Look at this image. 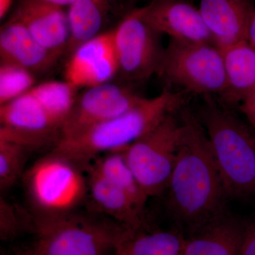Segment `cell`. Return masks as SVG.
<instances>
[{
  "label": "cell",
  "mask_w": 255,
  "mask_h": 255,
  "mask_svg": "<svg viewBox=\"0 0 255 255\" xmlns=\"http://www.w3.org/2000/svg\"><path fill=\"white\" fill-rule=\"evenodd\" d=\"M88 167H91L127 193L135 205L143 211L149 196L128 164L124 150L114 151L101 155Z\"/></svg>",
  "instance_id": "44dd1931"
},
{
  "label": "cell",
  "mask_w": 255,
  "mask_h": 255,
  "mask_svg": "<svg viewBox=\"0 0 255 255\" xmlns=\"http://www.w3.org/2000/svg\"><path fill=\"white\" fill-rule=\"evenodd\" d=\"M144 98L128 87L111 82L87 88L78 96L62 127L61 139L75 136L119 117L138 105Z\"/></svg>",
  "instance_id": "30bf717a"
},
{
  "label": "cell",
  "mask_w": 255,
  "mask_h": 255,
  "mask_svg": "<svg viewBox=\"0 0 255 255\" xmlns=\"http://www.w3.org/2000/svg\"><path fill=\"white\" fill-rule=\"evenodd\" d=\"M180 123L177 157L167 190L174 221L190 233L225 212L227 197L201 121L184 111Z\"/></svg>",
  "instance_id": "6da1fadb"
},
{
  "label": "cell",
  "mask_w": 255,
  "mask_h": 255,
  "mask_svg": "<svg viewBox=\"0 0 255 255\" xmlns=\"http://www.w3.org/2000/svg\"><path fill=\"white\" fill-rule=\"evenodd\" d=\"M241 255H255V222L246 225Z\"/></svg>",
  "instance_id": "484cf974"
},
{
  "label": "cell",
  "mask_w": 255,
  "mask_h": 255,
  "mask_svg": "<svg viewBox=\"0 0 255 255\" xmlns=\"http://www.w3.org/2000/svg\"><path fill=\"white\" fill-rule=\"evenodd\" d=\"M200 116L227 199L255 197V134L213 95Z\"/></svg>",
  "instance_id": "3957f363"
},
{
  "label": "cell",
  "mask_w": 255,
  "mask_h": 255,
  "mask_svg": "<svg viewBox=\"0 0 255 255\" xmlns=\"http://www.w3.org/2000/svg\"><path fill=\"white\" fill-rule=\"evenodd\" d=\"M119 74L114 29L103 32L78 47L68 57L65 80L77 89L111 82Z\"/></svg>",
  "instance_id": "8fae6325"
},
{
  "label": "cell",
  "mask_w": 255,
  "mask_h": 255,
  "mask_svg": "<svg viewBox=\"0 0 255 255\" xmlns=\"http://www.w3.org/2000/svg\"><path fill=\"white\" fill-rule=\"evenodd\" d=\"M44 1H48V2L52 3V4H54L58 5V6H69L73 4L74 1L75 0H44Z\"/></svg>",
  "instance_id": "f546056e"
},
{
  "label": "cell",
  "mask_w": 255,
  "mask_h": 255,
  "mask_svg": "<svg viewBox=\"0 0 255 255\" xmlns=\"http://www.w3.org/2000/svg\"><path fill=\"white\" fill-rule=\"evenodd\" d=\"M79 164L51 150L26 169L23 179L39 216L73 212L88 197L87 176Z\"/></svg>",
  "instance_id": "5b68a950"
},
{
  "label": "cell",
  "mask_w": 255,
  "mask_h": 255,
  "mask_svg": "<svg viewBox=\"0 0 255 255\" xmlns=\"http://www.w3.org/2000/svg\"><path fill=\"white\" fill-rule=\"evenodd\" d=\"M186 237L175 231L142 232L128 230L117 255H183Z\"/></svg>",
  "instance_id": "ffe728a7"
},
{
  "label": "cell",
  "mask_w": 255,
  "mask_h": 255,
  "mask_svg": "<svg viewBox=\"0 0 255 255\" xmlns=\"http://www.w3.org/2000/svg\"><path fill=\"white\" fill-rule=\"evenodd\" d=\"M180 122L169 114L150 132L124 150L128 164L147 195H160L168 187L180 132Z\"/></svg>",
  "instance_id": "52a82bcc"
},
{
  "label": "cell",
  "mask_w": 255,
  "mask_h": 255,
  "mask_svg": "<svg viewBox=\"0 0 255 255\" xmlns=\"http://www.w3.org/2000/svg\"><path fill=\"white\" fill-rule=\"evenodd\" d=\"M28 150L22 145L0 140V189L7 190L26 172Z\"/></svg>",
  "instance_id": "603a6c76"
},
{
  "label": "cell",
  "mask_w": 255,
  "mask_h": 255,
  "mask_svg": "<svg viewBox=\"0 0 255 255\" xmlns=\"http://www.w3.org/2000/svg\"><path fill=\"white\" fill-rule=\"evenodd\" d=\"M246 41L255 49V9L252 14L246 33Z\"/></svg>",
  "instance_id": "83f0119b"
},
{
  "label": "cell",
  "mask_w": 255,
  "mask_h": 255,
  "mask_svg": "<svg viewBox=\"0 0 255 255\" xmlns=\"http://www.w3.org/2000/svg\"><path fill=\"white\" fill-rule=\"evenodd\" d=\"M24 226L14 204L0 197V238L1 241L14 239L23 231Z\"/></svg>",
  "instance_id": "d4e9b609"
},
{
  "label": "cell",
  "mask_w": 255,
  "mask_h": 255,
  "mask_svg": "<svg viewBox=\"0 0 255 255\" xmlns=\"http://www.w3.org/2000/svg\"><path fill=\"white\" fill-rule=\"evenodd\" d=\"M161 36L147 22L142 6L132 9L122 18L114 29L121 78L140 83L157 75L164 50Z\"/></svg>",
  "instance_id": "ba28073f"
},
{
  "label": "cell",
  "mask_w": 255,
  "mask_h": 255,
  "mask_svg": "<svg viewBox=\"0 0 255 255\" xmlns=\"http://www.w3.org/2000/svg\"><path fill=\"white\" fill-rule=\"evenodd\" d=\"M60 58L41 46L24 26L10 18L0 31V63L11 64L33 75L49 72Z\"/></svg>",
  "instance_id": "9a60e30c"
},
{
  "label": "cell",
  "mask_w": 255,
  "mask_h": 255,
  "mask_svg": "<svg viewBox=\"0 0 255 255\" xmlns=\"http://www.w3.org/2000/svg\"></svg>",
  "instance_id": "d6a6232c"
},
{
  "label": "cell",
  "mask_w": 255,
  "mask_h": 255,
  "mask_svg": "<svg viewBox=\"0 0 255 255\" xmlns=\"http://www.w3.org/2000/svg\"><path fill=\"white\" fill-rule=\"evenodd\" d=\"M142 9L147 22L160 35L177 41L214 44L199 7L187 0H150Z\"/></svg>",
  "instance_id": "7c38bea8"
},
{
  "label": "cell",
  "mask_w": 255,
  "mask_h": 255,
  "mask_svg": "<svg viewBox=\"0 0 255 255\" xmlns=\"http://www.w3.org/2000/svg\"><path fill=\"white\" fill-rule=\"evenodd\" d=\"M14 0H0V18L2 20L9 12Z\"/></svg>",
  "instance_id": "f1b7e54d"
},
{
  "label": "cell",
  "mask_w": 255,
  "mask_h": 255,
  "mask_svg": "<svg viewBox=\"0 0 255 255\" xmlns=\"http://www.w3.org/2000/svg\"><path fill=\"white\" fill-rule=\"evenodd\" d=\"M88 197L95 212L107 216L132 230L143 226L141 211L130 196L91 167L87 168Z\"/></svg>",
  "instance_id": "e0dca14e"
},
{
  "label": "cell",
  "mask_w": 255,
  "mask_h": 255,
  "mask_svg": "<svg viewBox=\"0 0 255 255\" xmlns=\"http://www.w3.org/2000/svg\"><path fill=\"white\" fill-rule=\"evenodd\" d=\"M77 90L66 80H50L36 85L30 92L62 130L78 98Z\"/></svg>",
  "instance_id": "7402d4cb"
},
{
  "label": "cell",
  "mask_w": 255,
  "mask_h": 255,
  "mask_svg": "<svg viewBox=\"0 0 255 255\" xmlns=\"http://www.w3.org/2000/svg\"><path fill=\"white\" fill-rule=\"evenodd\" d=\"M246 225L226 211L188 234L183 255H241Z\"/></svg>",
  "instance_id": "2e32d148"
},
{
  "label": "cell",
  "mask_w": 255,
  "mask_h": 255,
  "mask_svg": "<svg viewBox=\"0 0 255 255\" xmlns=\"http://www.w3.org/2000/svg\"><path fill=\"white\" fill-rule=\"evenodd\" d=\"M61 136V127L31 92L0 106V140L30 150L48 145L54 147Z\"/></svg>",
  "instance_id": "9c48e42d"
},
{
  "label": "cell",
  "mask_w": 255,
  "mask_h": 255,
  "mask_svg": "<svg viewBox=\"0 0 255 255\" xmlns=\"http://www.w3.org/2000/svg\"><path fill=\"white\" fill-rule=\"evenodd\" d=\"M35 84V75L26 69L0 63V106L27 93Z\"/></svg>",
  "instance_id": "cb8c5ba5"
},
{
  "label": "cell",
  "mask_w": 255,
  "mask_h": 255,
  "mask_svg": "<svg viewBox=\"0 0 255 255\" xmlns=\"http://www.w3.org/2000/svg\"><path fill=\"white\" fill-rule=\"evenodd\" d=\"M130 4H133V3L137 2V1H140V0H128Z\"/></svg>",
  "instance_id": "1f68e13d"
},
{
  "label": "cell",
  "mask_w": 255,
  "mask_h": 255,
  "mask_svg": "<svg viewBox=\"0 0 255 255\" xmlns=\"http://www.w3.org/2000/svg\"><path fill=\"white\" fill-rule=\"evenodd\" d=\"M240 110L255 128V91L241 102Z\"/></svg>",
  "instance_id": "4316f807"
},
{
  "label": "cell",
  "mask_w": 255,
  "mask_h": 255,
  "mask_svg": "<svg viewBox=\"0 0 255 255\" xmlns=\"http://www.w3.org/2000/svg\"><path fill=\"white\" fill-rule=\"evenodd\" d=\"M199 9L219 49L246 41L253 0H199Z\"/></svg>",
  "instance_id": "5bb4252c"
},
{
  "label": "cell",
  "mask_w": 255,
  "mask_h": 255,
  "mask_svg": "<svg viewBox=\"0 0 255 255\" xmlns=\"http://www.w3.org/2000/svg\"><path fill=\"white\" fill-rule=\"evenodd\" d=\"M157 75L198 95H222L226 90L222 51L212 43L169 38Z\"/></svg>",
  "instance_id": "8992f818"
},
{
  "label": "cell",
  "mask_w": 255,
  "mask_h": 255,
  "mask_svg": "<svg viewBox=\"0 0 255 255\" xmlns=\"http://www.w3.org/2000/svg\"><path fill=\"white\" fill-rule=\"evenodd\" d=\"M119 0H75L68 12L70 39L66 55L82 43L103 33L111 13Z\"/></svg>",
  "instance_id": "d6986e66"
},
{
  "label": "cell",
  "mask_w": 255,
  "mask_h": 255,
  "mask_svg": "<svg viewBox=\"0 0 255 255\" xmlns=\"http://www.w3.org/2000/svg\"><path fill=\"white\" fill-rule=\"evenodd\" d=\"M10 255H35L32 250L27 251L19 252V253H15V254Z\"/></svg>",
  "instance_id": "4dcf8cb0"
},
{
  "label": "cell",
  "mask_w": 255,
  "mask_h": 255,
  "mask_svg": "<svg viewBox=\"0 0 255 255\" xmlns=\"http://www.w3.org/2000/svg\"><path fill=\"white\" fill-rule=\"evenodd\" d=\"M221 51L226 75L223 100L228 105L242 102L255 91V49L245 41Z\"/></svg>",
  "instance_id": "ac0fdd59"
},
{
  "label": "cell",
  "mask_w": 255,
  "mask_h": 255,
  "mask_svg": "<svg viewBox=\"0 0 255 255\" xmlns=\"http://www.w3.org/2000/svg\"><path fill=\"white\" fill-rule=\"evenodd\" d=\"M95 213V212H94ZM38 216L32 221L35 255H115L129 228L95 212Z\"/></svg>",
  "instance_id": "277c9868"
},
{
  "label": "cell",
  "mask_w": 255,
  "mask_h": 255,
  "mask_svg": "<svg viewBox=\"0 0 255 255\" xmlns=\"http://www.w3.org/2000/svg\"><path fill=\"white\" fill-rule=\"evenodd\" d=\"M183 95L164 89L152 98H144L127 112L78 134L61 139L53 151L79 164L85 170L97 157L124 150L144 136L169 114L179 110Z\"/></svg>",
  "instance_id": "7a4b0ae2"
},
{
  "label": "cell",
  "mask_w": 255,
  "mask_h": 255,
  "mask_svg": "<svg viewBox=\"0 0 255 255\" xmlns=\"http://www.w3.org/2000/svg\"><path fill=\"white\" fill-rule=\"evenodd\" d=\"M10 18L22 23L41 46L58 58L66 55L70 23L62 6L44 0H20Z\"/></svg>",
  "instance_id": "4fadbf2b"
}]
</instances>
